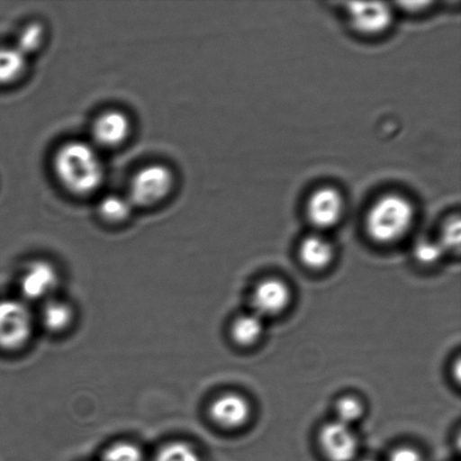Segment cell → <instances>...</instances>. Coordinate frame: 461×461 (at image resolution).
<instances>
[{
  "instance_id": "cell-23",
  "label": "cell",
  "mask_w": 461,
  "mask_h": 461,
  "mask_svg": "<svg viewBox=\"0 0 461 461\" xmlns=\"http://www.w3.org/2000/svg\"><path fill=\"white\" fill-rule=\"evenodd\" d=\"M390 461H423V458L418 450L409 448V447H401L393 451Z\"/></svg>"
},
{
  "instance_id": "cell-16",
  "label": "cell",
  "mask_w": 461,
  "mask_h": 461,
  "mask_svg": "<svg viewBox=\"0 0 461 461\" xmlns=\"http://www.w3.org/2000/svg\"><path fill=\"white\" fill-rule=\"evenodd\" d=\"M134 205L129 197L116 195H107L99 203V215L107 222L122 223L128 220L132 214Z\"/></svg>"
},
{
  "instance_id": "cell-14",
  "label": "cell",
  "mask_w": 461,
  "mask_h": 461,
  "mask_svg": "<svg viewBox=\"0 0 461 461\" xmlns=\"http://www.w3.org/2000/svg\"><path fill=\"white\" fill-rule=\"evenodd\" d=\"M264 333L262 319L255 313L239 316L230 328V336L237 345L250 347L255 345Z\"/></svg>"
},
{
  "instance_id": "cell-15",
  "label": "cell",
  "mask_w": 461,
  "mask_h": 461,
  "mask_svg": "<svg viewBox=\"0 0 461 461\" xmlns=\"http://www.w3.org/2000/svg\"><path fill=\"white\" fill-rule=\"evenodd\" d=\"M27 57L16 47L0 48V85L15 83L24 75Z\"/></svg>"
},
{
  "instance_id": "cell-5",
  "label": "cell",
  "mask_w": 461,
  "mask_h": 461,
  "mask_svg": "<svg viewBox=\"0 0 461 461\" xmlns=\"http://www.w3.org/2000/svg\"><path fill=\"white\" fill-rule=\"evenodd\" d=\"M60 283L56 267L36 260L26 267L20 280L22 296L26 301H49Z\"/></svg>"
},
{
  "instance_id": "cell-21",
  "label": "cell",
  "mask_w": 461,
  "mask_h": 461,
  "mask_svg": "<svg viewBox=\"0 0 461 461\" xmlns=\"http://www.w3.org/2000/svg\"><path fill=\"white\" fill-rule=\"evenodd\" d=\"M445 250L442 249L439 241H430V240H423L419 242L417 248H415V257L417 259L424 265L436 264L437 261L440 260Z\"/></svg>"
},
{
  "instance_id": "cell-8",
  "label": "cell",
  "mask_w": 461,
  "mask_h": 461,
  "mask_svg": "<svg viewBox=\"0 0 461 461\" xmlns=\"http://www.w3.org/2000/svg\"><path fill=\"white\" fill-rule=\"evenodd\" d=\"M291 291L283 280L269 278L261 282L253 292V313L267 318L283 313L291 303Z\"/></svg>"
},
{
  "instance_id": "cell-22",
  "label": "cell",
  "mask_w": 461,
  "mask_h": 461,
  "mask_svg": "<svg viewBox=\"0 0 461 461\" xmlns=\"http://www.w3.org/2000/svg\"><path fill=\"white\" fill-rule=\"evenodd\" d=\"M445 251L458 252L460 249V221L458 218L450 219L442 229L439 240Z\"/></svg>"
},
{
  "instance_id": "cell-20",
  "label": "cell",
  "mask_w": 461,
  "mask_h": 461,
  "mask_svg": "<svg viewBox=\"0 0 461 461\" xmlns=\"http://www.w3.org/2000/svg\"><path fill=\"white\" fill-rule=\"evenodd\" d=\"M101 461H144L142 450L131 442H119L104 453Z\"/></svg>"
},
{
  "instance_id": "cell-19",
  "label": "cell",
  "mask_w": 461,
  "mask_h": 461,
  "mask_svg": "<svg viewBox=\"0 0 461 461\" xmlns=\"http://www.w3.org/2000/svg\"><path fill=\"white\" fill-rule=\"evenodd\" d=\"M155 461H201V457L191 445L177 441L165 446L156 456Z\"/></svg>"
},
{
  "instance_id": "cell-13",
  "label": "cell",
  "mask_w": 461,
  "mask_h": 461,
  "mask_svg": "<svg viewBox=\"0 0 461 461\" xmlns=\"http://www.w3.org/2000/svg\"><path fill=\"white\" fill-rule=\"evenodd\" d=\"M74 310L66 302L49 300L41 311V322L51 332L66 331L74 321Z\"/></svg>"
},
{
  "instance_id": "cell-18",
  "label": "cell",
  "mask_w": 461,
  "mask_h": 461,
  "mask_svg": "<svg viewBox=\"0 0 461 461\" xmlns=\"http://www.w3.org/2000/svg\"><path fill=\"white\" fill-rule=\"evenodd\" d=\"M337 421L351 427L364 415V405L354 396L341 397L336 405Z\"/></svg>"
},
{
  "instance_id": "cell-3",
  "label": "cell",
  "mask_w": 461,
  "mask_h": 461,
  "mask_svg": "<svg viewBox=\"0 0 461 461\" xmlns=\"http://www.w3.org/2000/svg\"><path fill=\"white\" fill-rule=\"evenodd\" d=\"M34 322L25 301H0V348L8 351L22 349L33 336Z\"/></svg>"
},
{
  "instance_id": "cell-24",
  "label": "cell",
  "mask_w": 461,
  "mask_h": 461,
  "mask_svg": "<svg viewBox=\"0 0 461 461\" xmlns=\"http://www.w3.org/2000/svg\"><path fill=\"white\" fill-rule=\"evenodd\" d=\"M361 461H376V460H373V459H364V460H361Z\"/></svg>"
},
{
  "instance_id": "cell-12",
  "label": "cell",
  "mask_w": 461,
  "mask_h": 461,
  "mask_svg": "<svg viewBox=\"0 0 461 461\" xmlns=\"http://www.w3.org/2000/svg\"><path fill=\"white\" fill-rule=\"evenodd\" d=\"M300 258L307 268L313 270L327 268L334 258L332 243L322 235H310L301 243Z\"/></svg>"
},
{
  "instance_id": "cell-10",
  "label": "cell",
  "mask_w": 461,
  "mask_h": 461,
  "mask_svg": "<svg viewBox=\"0 0 461 461\" xmlns=\"http://www.w3.org/2000/svg\"><path fill=\"white\" fill-rule=\"evenodd\" d=\"M131 129L132 125L125 113L107 111L94 122L93 137L99 147L116 148L129 139Z\"/></svg>"
},
{
  "instance_id": "cell-7",
  "label": "cell",
  "mask_w": 461,
  "mask_h": 461,
  "mask_svg": "<svg viewBox=\"0 0 461 461\" xmlns=\"http://www.w3.org/2000/svg\"><path fill=\"white\" fill-rule=\"evenodd\" d=\"M348 13L354 29L367 35L383 33L393 20L392 9L384 3H350Z\"/></svg>"
},
{
  "instance_id": "cell-1",
  "label": "cell",
  "mask_w": 461,
  "mask_h": 461,
  "mask_svg": "<svg viewBox=\"0 0 461 461\" xmlns=\"http://www.w3.org/2000/svg\"><path fill=\"white\" fill-rule=\"evenodd\" d=\"M54 173L62 186L75 195H90L105 178V166L96 148L83 141L63 144L53 161Z\"/></svg>"
},
{
  "instance_id": "cell-2",
  "label": "cell",
  "mask_w": 461,
  "mask_h": 461,
  "mask_svg": "<svg viewBox=\"0 0 461 461\" xmlns=\"http://www.w3.org/2000/svg\"><path fill=\"white\" fill-rule=\"evenodd\" d=\"M413 221L414 209L411 202L397 194H388L369 210L366 228L375 241L394 243L409 232Z\"/></svg>"
},
{
  "instance_id": "cell-9",
  "label": "cell",
  "mask_w": 461,
  "mask_h": 461,
  "mask_svg": "<svg viewBox=\"0 0 461 461\" xmlns=\"http://www.w3.org/2000/svg\"><path fill=\"white\" fill-rule=\"evenodd\" d=\"M345 204L341 194L331 187L321 188L311 196L307 215L316 228L329 229L341 220Z\"/></svg>"
},
{
  "instance_id": "cell-6",
  "label": "cell",
  "mask_w": 461,
  "mask_h": 461,
  "mask_svg": "<svg viewBox=\"0 0 461 461\" xmlns=\"http://www.w3.org/2000/svg\"><path fill=\"white\" fill-rule=\"evenodd\" d=\"M320 445L329 461H352L358 453V439L351 427L334 421L320 432Z\"/></svg>"
},
{
  "instance_id": "cell-17",
  "label": "cell",
  "mask_w": 461,
  "mask_h": 461,
  "mask_svg": "<svg viewBox=\"0 0 461 461\" xmlns=\"http://www.w3.org/2000/svg\"><path fill=\"white\" fill-rule=\"evenodd\" d=\"M44 41V29L40 23H32L21 31L15 47L25 56L38 51Z\"/></svg>"
},
{
  "instance_id": "cell-4",
  "label": "cell",
  "mask_w": 461,
  "mask_h": 461,
  "mask_svg": "<svg viewBox=\"0 0 461 461\" xmlns=\"http://www.w3.org/2000/svg\"><path fill=\"white\" fill-rule=\"evenodd\" d=\"M175 184L174 173L160 164L149 165L134 175L130 186V201L134 206L150 207L169 196Z\"/></svg>"
},
{
  "instance_id": "cell-11",
  "label": "cell",
  "mask_w": 461,
  "mask_h": 461,
  "mask_svg": "<svg viewBox=\"0 0 461 461\" xmlns=\"http://www.w3.org/2000/svg\"><path fill=\"white\" fill-rule=\"evenodd\" d=\"M211 419L221 428H241L251 415V406L243 396L229 393L218 397L210 408Z\"/></svg>"
}]
</instances>
